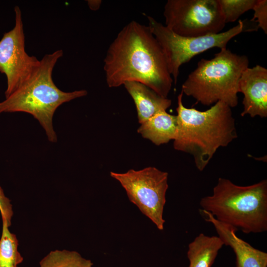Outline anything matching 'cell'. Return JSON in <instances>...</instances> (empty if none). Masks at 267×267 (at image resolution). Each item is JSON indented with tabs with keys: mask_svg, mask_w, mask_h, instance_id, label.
Returning <instances> with one entry per match:
<instances>
[{
	"mask_svg": "<svg viewBox=\"0 0 267 267\" xmlns=\"http://www.w3.org/2000/svg\"><path fill=\"white\" fill-rule=\"evenodd\" d=\"M90 260L77 252L55 250L50 252L40 262V267H92Z\"/></svg>",
	"mask_w": 267,
	"mask_h": 267,
	"instance_id": "2e32d148",
	"label": "cell"
},
{
	"mask_svg": "<svg viewBox=\"0 0 267 267\" xmlns=\"http://www.w3.org/2000/svg\"><path fill=\"white\" fill-rule=\"evenodd\" d=\"M178 127L177 117L166 111L158 112L141 124L137 132L156 145L174 140Z\"/></svg>",
	"mask_w": 267,
	"mask_h": 267,
	"instance_id": "4fadbf2b",
	"label": "cell"
},
{
	"mask_svg": "<svg viewBox=\"0 0 267 267\" xmlns=\"http://www.w3.org/2000/svg\"><path fill=\"white\" fill-rule=\"evenodd\" d=\"M0 213L2 221L6 222L9 227L11 225V219L13 215L12 206L10 200L5 195L2 188L0 186Z\"/></svg>",
	"mask_w": 267,
	"mask_h": 267,
	"instance_id": "d6986e66",
	"label": "cell"
},
{
	"mask_svg": "<svg viewBox=\"0 0 267 267\" xmlns=\"http://www.w3.org/2000/svg\"><path fill=\"white\" fill-rule=\"evenodd\" d=\"M238 91L244 95L241 116L267 117V69L260 65L246 68L238 82Z\"/></svg>",
	"mask_w": 267,
	"mask_h": 267,
	"instance_id": "30bf717a",
	"label": "cell"
},
{
	"mask_svg": "<svg viewBox=\"0 0 267 267\" xmlns=\"http://www.w3.org/2000/svg\"><path fill=\"white\" fill-rule=\"evenodd\" d=\"M202 209L217 220L249 234L267 230V180L240 186L219 178L211 195L201 198Z\"/></svg>",
	"mask_w": 267,
	"mask_h": 267,
	"instance_id": "277c9868",
	"label": "cell"
},
{
	"mask_svg": "<svg viewBox=\"0 0 267 267\" xmlns=\"http://www.w3.org/2000/svg\"><path fill=\"white\" fill-rule=\"evenodd\" d=\"M15 25L0 40V72L7 80L5 97L18 89L36 72L40 60L26 52L22 13L14 7Z\"/></svg>",
	"mask_w": 267,
	"mask_h": 267,
	"instance_id": "9c48e42d",
	"label": "cell"
},
{
	"mask_svg": "<svg viewBox=\"0 0 267 267\" xmlns=\"http://www.w3.org/2000/svg\"><path fill=\"white\" fill-rule=\"evenodd\" d=\"M163 15L165 26L183 37L217 34L226 24L219 0H168Z\"/></svg>",
	"mask_w": 267,
	"mask_h": 267,
	"instance_id": "ba28073f",
	"label": "cell"
},
{
	"mask_svg": "<svg viewBox=\"0 0 267 267\" xmlns=\"http://www.w3.org/2000/svg\"><path fill=\"white\" fill-rule=\"evenodd\" d=\"M62 55V49L45 54L33 76L0 102V114L21 112L32 115L44 130L48 140L52 142L57 140L52 124L56 110L63 103L84 96L88 93L84 89L64 92L55 85L52 71Z\"/></svg>",
	"mask_w": 267,
	"mask_h": 267,
	"instance_id": "3957f363",
	"label": "cell"
},
{
	"mask_svg": "<svg viewBox=\"0 0 267 267\" xmlns=\"http://www.w3.org/2000/svg\"><path fill=\"white\" fill-rule=\"evenodd\" d=\"M123 85L134 102L138 122L141 124L158 112L166 111L171 105L170 99L142 83L129 81Z\"/></svg>",
	"mask_w": 267,
	"mask_h": 267,
	"instance_id": "7c38bea8",
	"label": "cell"
},
{
	"mask_svg": "<svg viewBox=\"0 0 267 267\" xmlns=\"http://www.w3.org/2000/svg\"><path fill=\"white\" fill-rule=\"evenodd\" d=\"M205 220L215 227L224 245L230 246L236 256V267H267V253L256 249L238 237L235 228L217 220L209 212L200 209Z\"/></svg>",
	"mask_w": 267,
	"mask_h": 267,
	"instance_id": "8fae6325",
	"label": "cell"
},
{
	"mask_svg": "<svg viewBox=\"0 0 267 267\" xmlns=\"http://www.w3.org/2000/svg\"><path fill=\"white\" fill-rule=\"evenodd\" d=\"M149 29L164 53L169 71L176 84L180 66L188 62L194 56L210 48H226L229 41L243 32H247L245 22L241 20L238 24L217 34L197 37H187L178 35L165 25L148 16Z\"/></svg>",
	"mask_w": 267,
	"mask_h": 267,
	"instance_id": "8992f818",
	"label": "cell"
},
{
	"mask_svg": "<svg viewBox=\"0 0 267 267\" xmlns=\"http://www.w3.org/2000/svg\"><path fill=\"white\" fill-rule=\"evenodd\" d=\"M182 91L178 96V127L174 147L189 153L195 166L202 171L221 147L227 146L237 137L231 107L218 101L209 109L200 111L182 103Z\"/></svg>",
	"mask_w": 267,
	"mask_h": 267,
	"instance_id": "7a4b0ae2",
	"label": "cell"
},
{
	"mask_svg": "<svg viewBox=\"0 0 267 267\" xmlns=\"http://www.w3.org/2000/svg\"><path fill=\"white\" fill-rule=\"evenodd\" d=\"M0 238V267H18L23 258L18 250V241L15 234L9 230L6 222L2 221Z\"/></svg>",
	"mask_w": 267,
	"mask_h": 267,
	"instance_id": "9a60e30c",
	"label": "cell"
},
{
	"mask_svg": "<svg viewBox=\"0 0 267 267\" xmlns=\"http://www.w3.org/2000/svg\"><path fill=\"white\" fill-rule=\"evenodd\" d=\"M223 245L219 236L200 233L188 245L189 267H211Z\"/></svg>",
	"mask_w": 267,
	"mask_h": 267,
	"instance_id": "5bb4252c",
	"label": "cell"
},
{
	"mask_svg": "<svg viewBox=\"0 0 267 267\" xmlns=\"http://www.w3.org/2000/svg\"><path fill=\"white\" fill-rule=\"evenodd\" d=\"M103 69L110 88L137 82L167 98L174 82L159 43L148 26L135 21L124 27L110 44Z\"/></svg>",
	"mask_w": 267,
	"mask_h": 267,
	"instance_id": "6da1fadb",
	"label": "cell"
},
{
	"mask_svg": "<svg viewBox=\"0 0 267 267\" xmlns=\"http://www.w3.org/2000/svg\"><path fill=\"white\" fill-rule=\"evenodd\" d=\"M257 0H219L225 23L233 22L253 9Z\"/></svg>",
	"mask_w": 267,
	"mask_h": 267,
	"instance_id": "e0dca14e",
	"label": "cell"
},
{
	"mask_svg": "<svg viewBox=\"0 0 267 267\" xmlns=\"http://www.w3.org/2000/svg\"><path fill=\"white\" fill-rule=\"evenodd\" d=\"M254 11L252 21L257 23L258 27L261 28L267 34V0H257L253 9Z\"/></svg>",
	"mask_w": 267,
	"mask_h": 267,
	"instance_id": "ac0fdd59",
	"label": "cell"
},
{
	"mask_svg": "<svg viewBox=\"0 0 267 267\" xmlns=\"http://www.w3.org/2000/svg\"><path fill=\"white\" fill-rule=\"evenodd\" d=\"M110 174L125 189L130 201L159 230H163L168 173L149 167L137 171L131 169L124 173L111 172Z\"/></svg>",
	"mask_w": 267,
	"mask_h": 267,
	"instance_id": "52a82bcc",
	"label": "cell"
},
{
	"mask_svg": "<svg viewBox=\"0 0 267 267\" xmlns=\"http://www.w3.org/2000/svg\"><path fill=\"white\" fill-rule=\"evenodd\" d=\"M249 64L247 56L222 49L213 58L198 62L182 84L181 91L195 99L196 103L209 106L222 101L234 107L238 102V82Z\"/></svg>",
	"mask_w": 267,
	"mask_h": 267,
	"instance_id": "5b68a950",
	"label": "cell"
},
{
	"mask_svg": "<svg viewBox=\"0 0 267 267\" xmlns=\"http://www.w3.org/2000/svg\"><path fill=\"white\" fill-rule=\"evenodd\" d=\"M88 3L89 7L92 10H98L102 3L100 0H88Z\"/></svg>",
	"mask_w": 267,
	"mask_h": 267,
	"instance_id": "ffe728a7",
	"label": "cell"
}]
</instances>
